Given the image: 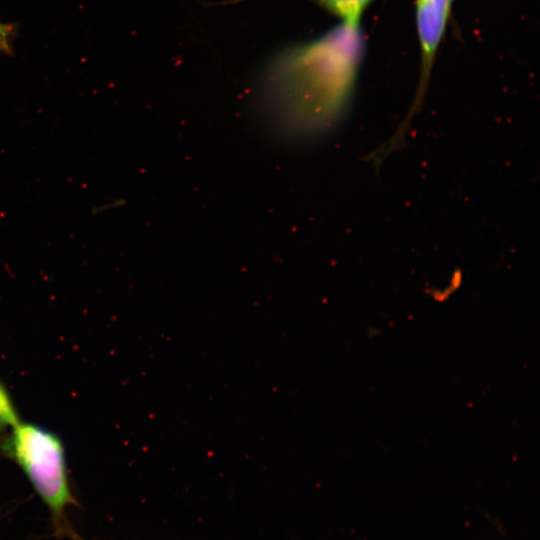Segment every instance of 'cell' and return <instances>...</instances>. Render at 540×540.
Masks as SVG:
<instances>
[{
  "instance_id": "cell-1",
  "label": "cell",
  "mask_w": 540,
  "mask_h": 540,
  "mask_svg": "<svg viewBox=\"0 0 540 540\" xmlns=\"http://www.w3.org/2000/svg\"><path fill=\"white\" fill-rule=\"evenodd\" d=\"M363 52L359 25L344 22L279 51L260 80V100L273 127L300 140L333 126L352 96Z\"/></svg>"
},
{
  "instance_id": "cell-2",
  "label": "cell",
  "mask_w": 540,
  "mask_h": 540,
  "mask_svg": "<svg viewBox=\"0 0 540 540\" xmlns=\"http://www.w3.org/2000/svg\"><path fill=\"white\" fill-rule=\"evenodd\" d=\"M3 450L24 472L62 532L66 512L76 500L61 439L41 426L20 421L4 439Z\"/></svg>"
},
{
  "instance_id": "cell-3",
  "label": "cell",
  "mask_w": 540,
  "mask_h": 540,
  "mask_svg": "<svg viewBox=\"0 0 540 540\" xmlns=\"http://www.w3.org/2000/svg\"><path fill=\"white\" fill-rule=\"evenodd\" d=\"M453 0H416L422 82L426 81L442 39Z\"/></svg>"
},
{
  "instance_id": "cell-4",
  "label": "cell",
  "mask_w": 540,
  "mask_h": 540,
  "mask_svg": "<svg viewBox=\"0 0 540 540\" xmlns=\"http://www.w3.org/2000/svg\"><path fill=\"white\" fill-rule=\"evenodd\" d=\"M326 10L340 17L344 23L359 25L364 9L372 0H313Z\"/></svg>"
},
{
  "instance_id": "cell-5",
  "label": "cell",
  "mask_w": 540,
  "mask_h": 540,
  "mask_svg": "<svg viewBox=\"0 0 540 540\" xmlns=\"http://www.w3.org/2000/svg\"><path fill=\"white\" fill-rule=\"evenodd\" d=\"M20 422L12 398L0 382V438Z\"/></svg>"
},
{
  "instance_id": "cell-6",
  "label": "cell",
  "mask_w": 540,
  "mask_h": 540,
  "mask_svg": "<svg viewBox=\"0 0 540 540\" xmlns=\"http://www.w3.org/2000/svg\"><path fill=\"white\" fill-rule=\"evenodd\" d=\"M13 29L11 25L0 22V51L11 52Z\"/></svg>"
}]
</instances>
